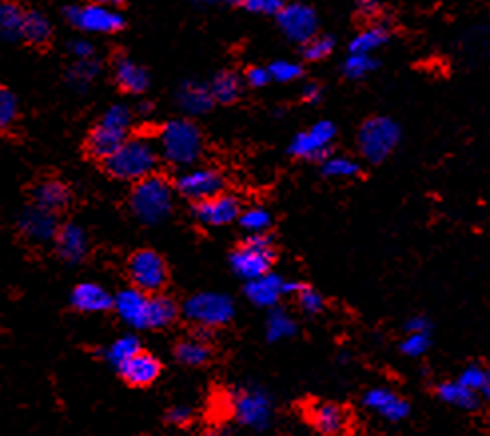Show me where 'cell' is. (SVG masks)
Masks as SVG:
<instances>
[{
  "mask_svg": "<svg viewBox=\"0 0 490 436\" xmlns=\"http://www.w3.org/2000/svg\"><path fill=\"white\" fill-rule=\"evenodd\" d=\"M158 147L147 138H128L122 147L104 162L108 174L122 182H142L158 168Z\"/></svg>",
  "mask_w": 490,
  "mask_h": 436,
  "instance_id": "6da1fadb",
  "label": "cell"
},
{
  "mask_svg": "<svg viewBox=\"0 0 490 436\" xmlns=\"http://www.w3.org/2000/svg\"><path fill=\"white\" fill-rule=\"evenodd\" d=\"M160 154L168 164L186 168L198 162L203 147V138L200 128L192 120H170L160 129Z\"/></svg>",
  "mask_w": 490,
  "mask_h": 436,
  "instance_id": "7a4b0ae2",
  "label": "cell"
},
{
  "mask_svg": "<svg viewBox=\"0 0 490 436\" xmlns=\"http://www.w3.org/2000/svg\"><path fill=\"white\" fill-rule=\"evenodd\" d=\"M174 191L162 175H150L138 182L130 196V209L146 226H158L172 213Z\"/></svg>",
  "mask_w": 490,
  "mask_h": 436,
  "instance_id": "3957f363",
  "label": "cell"
},
{
  "mask_svg": "<svg viewBox=\"0 0 490 436\" xmlns=\"http://www.w3.org/2000/svg\"><path fill=\"white\" fill-rule=\"evenodd\" d=\"M275 262V247L270 236H249L234 254L229 255V265L244 281H255L272 273Z\"/></svg>",
  "mask_w": 490,
  "mask_h": 436,
  "instance_id": "277c9868",
  "label": "cell"
},
{
  "mask_svg": "<svg viewBox=\"0 0 490 436\" xmlns=\"http://www.w3.org/2000/svg\"><path fill=\"white\" fill-rule=\"evenodd\" d=\"M401 140V128L387 116H373L361 126L357 144L367 162L381 164L389 157Z\"/></svg>",
  "mask_w": 490,
  "mask_h": 436,
  "instance_id": "5b68a950",
  "label": "cell"
},
{
  "mask_svg": "<svg viewBox=\"0 0 490 436\" xmlns=\"http://www.w3.org/2000/svg\"><path fill=\"white\" fill-rule=\"evenodd\" d=\"M183 315H186V319L200 325L203 329H216L224 327V325L234 319L236 305L234 299L226 293L203 291L192 295L183 303Z\"/></svg>",
  "mask_w": 490,
  "mask_h": 436,
  "instance_id": "8992f818",
  "label": "cell"
},
{
  "mask_svg": "<svg viewBox=\"0 0 490 436\" xmlns=\"http://www.w3.org/2000/svg\"><path fill=\"white\" fill-rule=\"evenodd\" d=\"M64 18L82 32L90 34H114L126 26V18L118 8L100 3L67 6Z\"/></svg>",
  "mask_w": 490,
  "mask_h": 436,
  "instance_id": "52a82bcc",
  "label": "cell"
},
{
  "mask_svg": "<svg viewBox=\"0 0 490 436\" xmlns=\"http://www.w3.org/2000/svg\"><path fill=\"white\" fill-rule=\"evenodd\" d=\"M128 273L136 289L147 295L160 293L168 283V265L154 249H140L128 262Z\"/></svg>",
  "mask_w": 490,
  "mask_h": 436,
  "instance_id": "ba28073f",
  "label": "cell"
},
{
  "mask_svg": "<svg viewBox=\"0 0 490 436\" xmlns=\"http://www.w3.org/2000/svg\"><path fill=\"white\" fill-rule=\"evenodd\" d=\"M236 419L244 426H249L254 431H265L272 423L273 405L272 396L263 388L247 387L236 393L234 403H231Z\"/></svg>",
  "mask_w": 490,
  "mask_h": 436,
  "instance_id": "9c48e42d",
  "label": "cell"
},
{
  "mask_svg": "<svg viewBox=\"0 0 490 436\" xmlns=\"http://www.w3.org/2000/svg\"><path fill=\"white\" fill-rule=\"evenodd\" d=\"M335 134V124L329 122V120H319L309 129L293 138L290 154L301 157V160H327Z\"/></svg>",
  "mask_w": 490,
  "mask_h": 436,
  "instance_id": "30bf717a",
  "label": "cell"
},
{
  "mask_svg": "<svg viewBox=\"0 0 490 436\" xmlns=\"http://www.w3.org/2000/svg\"><path fill=\"white\" fill-rule=\"evenodd\" d=\"M175 190L190 201H206L224 193V175L214 168L186 170L175 180Z\"/></svg>",
  "mask_w": 490,
  "mask_h": 436,
  "instance_id": "8fae6325",
  "label": "cell"
},
{
  "mask_svg": "<svg viewBox=\"0 0 490 436\" xmlns=\"http://www.w3.org/2000/svg\"><path fill=\"white\" fill-rule=\"evenodd\" d=\"M277 24H280L281 32L288 36L290 40L298 44H307L311 39L317 36L319 18L311 6L293 3L283 4L280 14H277Z\"/></svg>",
  "mask_w": 490,
  "mask_h": 436,
  "instance_id": "7c38bea8",
  "label": "cell"
},
{
  "mask_svg": "<svg viewBox=\"0 0 490 436\" xmlns=\"http://www.w3.org/2000/svg\"><path fill=\"white\" fill-rule=\"evenodd\" d=\"M114 311L132 329H150V295L128 287L114 295Z\"/></svg>",
  "mask_w": 490,
  "mask_h": 436,
  "instance_id": "4fadbf2b",
  "label": "cell"
},
{
  "mask_svg": "<svg viewBox=\"0 0 490 436\" xmlns=\"http://www.w3.org/2000/svg\"><path fill=\"white\" fill-rule=\"evenodd\" d=\"M239 213H242L239 200L227 196V193H219L216 198L200 201L193 206V216H196L200 224L209 227L229 226L231 221L239 219Z\"/></svg>",
  "mask_w": 490,
  "mask_h": 436,
  "instance_id": "5bb4252c",
  "label": "cell"
},
{
  "mask_svg": "<svg viewBox=\"0 0 490 436\" xmlns=\"http://www.w3.org/2000/svg\"><path fill=\"white\" fill-rule=\"evenodd\" d=\"M18 227L32 244H49V241H54V237H57L60 226L54 213L34 206L22 213L21 219H18Z\"/></svg>",
  "mask_w": 490,
  "mask_h": 436,
  "instance_id": "9a60e30c",
  "label": "cell"
},
{
  "mask_svg": "<svg viewBox=\"0 0 490 436\" xmlns=\"http://www.w3.org/2000/svg\"><path fill=\"white\" fill-rule=\"evenodd\" d=\"M363 405L369 408V411L377 413L379 416H383L385 421L391 423H399L409 416V403L396 395L391 388H371L367 391L363 396Z\"/></svg>",
  "mask_w": 490,
  "mask_h": 436,
  "instance_id": "2e32d148",
  "label": "cell"
},
{
  "mask_svg": "<svg viewBox=\"0 0 490 436\" xmlns=\"http://www.w3.org/2000/svg\"><path fill=\"white\" fill-rule=\"evenodd\" d=\"M118 373L130 387H150L158 380L162 373V363L152 352L140 351L136 357L120 367Z\"/></svg>",
  "mask_w": 490,
  "mask_h": 436,
  "instance_id": "e0dca14e",
  "label": "cell"
},
{
  "mask_svg": "<svg viewBox=\"0 0 490 436\" xmlns=\"http://www.w3.org/2000/svg\"><path fill=\"white\" fill-rule=\"evenodd\" d=\"M70 303L74 309L82 313H104L114 309V297L98 283H80L72 289Z\"/></svg>",
  "mask_w": 490,
  "mask_h": 436,
  "instance_id": "ac0fdd59",
  "label": "cell"
},
{
  "mask_svg": "<svg viewBox=\"0 0 490 436\" xmlns=\"http://www.w3.org/2000/svg\"><path fill=\"white\" fill-rule=\"evenodd\" d=\"M54 244H57V252L60 259H64L67 263L82 262L88 252L86 231L76 224L60 226L57 237H54Z\"/></svg>",
  "mask_w": 490,
  "mask_h": 436,
  "instance_id": "d6986e66",
  "label": "cell"
},
{
  "mask_svg": "<svg viewBox=\"0 0 490 436\" xmlns=\"http://www.w3.org/2000/svg\"><path fill=\"white\" fill-rule=\"evenodd\" d=\"M175 102H178L182 112L188 116L208 114L214 108V98H211L209 86L196 80L183 82L178 88V94H175Z\"/></svg>",
  "mask_w": 490,
  "mask_h": 436,
  "instance_id": "ffe728a7",
  "label": "cell"
},
{
  "mask_svg": "<svg viewBox=\"0 0 490 436\" xmlns=\"http://www.w3.org/2000/svg\"><path fill=\"white\" fill-rule=\"evenodd\" d=\"M126 140H128L126 132H118V129H114V128H108V126L98 122L94 128H92V132L88 134L86 147H88V154L92 157L106 162L108 157H112L120 150V147H122V144Z\"/></svg>",
  "mask_w": 490,
  "mask_h": 436,
  "instance_id": "44dd1931",
  "label": "cell"
},
{
  "mask_svg": "<svg viewBox=\"0 0 490 436\" xmlns=\"http://www.w3.org/2000/svg\"><path fill=\"white\" fill-rule=\"evenodd\" d=\"M283 285H285V280H281L280 275L267 273L260 277V280L245 283L244 293L249 301L257 305V307H275L281 297H285Z\"/></svg>",
  "mask_w": 490,
  "mask_h": 436,
  "instance_id": "7402d4cb",
  "label": "cell"
},
{
  "mask_svg": "<svg viewBox=\"0 0 490 436\" xmlns=\"http://www.w3.org/2000/svg\"><path fill=\"white\" fill-rule=\"evenodd\" d=\"M114 80L128 94L138 96L150 88V74H147V70L126 57H120L114 62Z\"/></svg>",
  "mask_w": 490,
  "mask_h": 436,
  "instance_id": "603a6c76",
  "label": "cell"
},
{
  "mask_svg": "<svg viewBox=\"0 0 490 436\" xmlns=\"http://www.w3.org/2000/svg\"><path fill=\"white\" fill-rule=\"evenodd\" d=\"M309 421L316 431L325 436H335L345 431L347 414L335 403H317L309 406Z\"/></svg>",
  "mask_w": 490,
  "mask_h": 436,
  "instance_id": "cb8c5ba5",
  "label": "cell"
},
{
  "mask_svg": "<svg viewBox=\"0 0 490 436\" xmlns=\"http://www.w3.org/2000/svg\"><path fill=\"white\" fill-rule=\"evenodd\" d=\"M70 191L58 180H46L34 190V206L49 213H57L68 206Z\"/></svg>",
  "mask_w": 490,
  "mask_h": 436,
  "instance_id": "d4e9b609",
  "label": "cell"
},
{
  "mask_svg": "<svg viewBox=\"0 0 490 436\" xmlns=\"http://www.w3.org/2000/svg\"><path fill=\"white\" fill-rule=\"evenodd\" d=\"M52 39V22L49 16L42 14L40 11H26L21 40H26L32 46H42Z\"/></svg>",
  "mask_w": 490,
  "mask_h": 436,
  "instance_id": "484cf974",
  "label": "cell"
},
{
  "mask_svg": "<svg viewBox=\"0 0 490 436\" xmlns=\"http://www.w3.org/2000/svg\"><path fill=\"white\" fill-rule=\"evenodd\" d=\"M209 92L214 102L219 104H234V102L242 96V80L236 72L224 70L214 76L209 85Z\"/></svg>",
  "mask_w": 490,
  "mask_h": 436,
  "instance_id": "4316f807",
  "label": "cell"
},
{
  "mask_svg": "<svg viewBox=\"0 0 490 436\" xmlns=\"http://www.w3.org/2000/svg\"><path fill=\"white\" fill-rule=\"evenodd\" d=\"M437 396L447 405L465 408V411H470V408H475L478 405L477 393H473L467 387H462L459 380H447V383H441L437 387Z\"/></svg>",
  "mask_w": 490,
  "mask_h": 436,
  "instance_id": "83f0119b",
  "label": "cell"
},
{
  "mask_svg": "<svg viewBox=\"0 0 490 436\" xmlns=\"http://www.w3.org/2000/svg\"><path fill=\"white\" fill-rule=\"evenodd\" d=\"M142 351V343L136 335H124L118 337L114 343H110V345L104 349V359L108 360L110 365H114L116 369L122 367L124 363H128L132 357H136L138 352Z\"/></svg>",
  "mask_w": 490,
  "mask_h": 436,
  "instance_id": "f1b7e54d",
  "label": "cell"
},
{
  "mask_svg": "<svg viewBox=\"0 0 490 436\" xmlns=\"http://www.w3.org/2000/svg\"><path fill=\"white\" fill-rule=\"evenodd\" d=\"M298 335V323L291 319V315L283 309H273L267 317L265 337L270 343H280Z\"/></svg>",
  "mask_w": 490,
  "mask_h": 436,
  "instance_id": "f546056e",
  "label": "cell"
},
{
  "mask_svg": "<svg viewBox=\"0 0 490 436\" xmlns=\"http://www.w3.org/2000/svg\"><path fill=\"white\" fill-rule=\"evenodd\" d=\"M24 8L16 3H0V36L6 40H21Z\"/></svg>",
  "mask_w": 490,
  "mask_h": 436,
  "instance_id": "4dcf8cb0",
  "label": "cell"
},
{
  "mask_svg": "<svg viewBox=\"0 0 490 436\" xmlns=\"http://www.w3.org/2000/svg\"><path fill=\"white\" fill-rule=\"evenodd\" d=\"M389 31L381 24H375L371 29L359 32L353 40L349 44L351 54H365V57H371V52L381 49L383 44L389 40Z\"/></svg>",
  "mask_w": 490,
  "mask_h": 436,
  "instance_id": "1f68e13d",
  "label": "cell"
},
{
  "mask_svg": "<svg viewBox=\"0 0 490 436\" xmlns=\"http://www.w3.org/2000/svg\"><path fill=\"white\" fill-rule=\"evenodd\" d=\"M209 355L211 351L208 347V343H203L201 339H186L175 345V359L186 367L206 365L209 360Z\"/></svg>",
  "mask_w": 490,
  "mask_h": 436,
  "instance_id": "d6a6232c",
  "label": "cell"
},
{
  "mask_svg": "<svg viewBox=\"0 0 490 436\" xmlns=\"http://www.w3.org/2000/svg\"><path fill=\"white\" fill-rule=\"evenodd\" d=\"M178 305L165 295H150V329L168 327L178 317Z\"/></svg>",
  "mask_w": 490,
  "mask_h": 436,
  "instance_id": "836d02e7",
  "label": "cell"
},
{
  "mask_svg": "<svg viewBox=\"0 0 490 436\" xmlns=\"http://www.w3.org/2000/svg\"><path fill=\"white\" fill-rule=\"evenodd\" d=\"M100 72L98 60H76L67 72V82L76 92H85L100 76Z\"/></svg>",
  "mask_w": 490,
  "mask_h": 436,
  "instance_id": "e575fe53",
  "label": "cell"
},
{
  "mask_svg": "<svg viewBox=\"0 0 490 436\" xmlns=\"http://www.w3.org/2000/svg\"><path fill=\"white\" fill-rule=\"evenodd\" d=\"M239 226H242L247 234L252 236H263L267 229L272 227L273 218L272 213L263 208H249L239 213Z\"/></svg>",
  "mask_w": 490,
  "mask_h": 436,
  "instance_id": "d590c367",
  "label": "cell"
},
{
  "mask_svg": "<svg viewBox=\"0 0 490 436\" xmlns=\"http://www.w3.org/2000/svg\"><path fill=\"white\" fill-rule=\"evenodd\" d=\"M359 172H361L359 164L347 156L327 157V160H323V174H325L327 178H337V180L355 178V175H359Z\"/></svg>",
  "mask_w": 490,
  "mask_h": 436,
  "instance_id": "8d00e7d4",
  "label": "cell"
},
{
  "mask_svg": "<svg viewBox=\"0 0 490 436\" xmlns=\"http://www.w3.org/2000/svg\"><path fill=\"white\" fill-rule=\"evenodd\" d=\"M100 124H104L108 128H114L118 132H126L132 126V110L126 104H114L110 106L104 114L100 118Z\"/></svg>",
  "mask_w": 490,
  "mask_h": 436,
  "instance_id": "74e56055",
  "label": "cell"
},
{
  "mask_svg": "<svg viewBox=\"0 0 490 436\" xmlns=\"http://www.w3.org/2000/svg\"><path fill=\"white\" fill-rule=\"evenodd\" d=\"M379 67V62L373 57H365V54H349L343 62V74L351 80L365 78L369 72H373Z\"/></svg>",
  "mask_w": 490,
  "mask_h": 436,
  "instance_id": "f35d334b",
  "label": "cell"
},
{
  "mask_svg": "<svg viewBox=\"0 0 490 436\" xmlns=\"http://www.w3.org/2000/svg\"><path fill=\"white\" fill-rule=\"evenodd\" d=\"M333 49H335V40H333L331 36H316V39H311L307 44H303V57L305 60L317 62L327 58Z\"/></svg>",
  "mask_w": 490,
  "mask_h": 436,
  "instance_id": "ab89813d",
  "label": "cell"
},
{
  "mask_svg": "<svg viewBox=\"0 0 490 436\" xmlns=\"http://www.w3.org/2000/svg\"><path fill=\"white\" fill-rule=\"evenodd\" d=\"M18 118V100L8 88L0 86V129H6Z\"/></svg>",
  "mask_w": 490,
  "mask_h": 436,
  "instance_id": "60d3db41",
  "label": "cell"
},
{
  "mask_svg": "<svg viewBox=\"0 0 490 436\" xmlns=\"http://www.w3.org/2000/svg\"><path fill=\"white\" fill-rule=\"evenodd\" d=\"M267 70H270L272 80H277V82H293L303 76L301 64L290 62V60H275Z\"/></svg>",
  "mask_w": 490,
  "mask_h": 436,
  "instance_id": "b9f144b4",
  "label": "cell"
},
{
  "mask_svg": "<svg viewBox=\"0 0 490 436\" xmlns=\"http://www.w3.org/2000/svg\"><path fill=\"white\" fill-rule=\"evenodd\" d=\"M431 347V335L429 333H409L401 343V351L409 357H421Z\"/></svg>",
  "mask_w": 490,
  "mask_h": 436,
  "instance_id": "7bdbcfd3",
  "label": "cell"
},
{
  "mask_svg": "<svg viewBox=\"0 0 490 436\" xmlns=\"http://www.w3.org/2000/svg\"><path fill=\"white\" fill-rule=\"evenodd\" d=\"M239 8H244L245 13L252 14H265V16H277L283 8L281 0H244L237 3Z\"/></svg>",
  "mask_w": 490,
  "mask_h": 436,
  "instance_id": "ee69618b",
  "label": "cell"
},
{
  "mask_svg": "<svg viewBox=\"0 0 490 436\" xmlns=\"http://www.w3.org/2000/svg\"><path fill=\"white\" fill-rule=\"evenodd\" d=\"M298 297V303L299 307L309 313V315H316V313H321L323 307H325V299H323L321 293H317L316 289H311V287H301V291L295 295Z\"/></svg>",
  "mask_w": 490,
  "mask_h": 436,
  "instance_id": "f6af8a7d",
  "label": "cell"
},
{
  "mask_svg": "<svg viewBox=\"0 0 490 436\" xmlns=\"http://www.w3.org/2000/svg\"><path fill=\"white\" fill-rule=\"evenodd\" d=\"M486 377L488 373L483 369V367H478V365H470L467 367L465 370H462L460 377H459V383L462 387H467L470 388V391L477 393V391H483V387L486 383Z\"/></svg>",
  "mask_w": 490,
  "mask_h": 436,
  "instance_id": "bcb514c9",
  "label": "cell"
},
{
  "mask_svg": "<svg viewBox=\"0 0 490 436\" xmlns=\"http://www.w3.org/2000/svg\"><path fill=\"white\" fill-rule=\"evenodd\" d=\"M68 50L76 60H94V52H96L94 44L86 39H74L68 44Z\"/></svg>",
  "mask_w": 490,
  "mask_h": 436,
  "instance_id": "7dc6e473",
  "label": "cell"
},
{
  "mask_svg": "<svg viewBox=\"0 0 490 436\" xmlns=\"http://www.w3.org/2000/svg\"><path fill=\"white\" fill-rule=\"evenodd\" d=\"M245 82L252 88H263L272 82V76H270V70L263 68V67H252L245 70Z\"/></svg>",
  "mask_w": 490,
  "mask_h": 436,
  "instance_id": "c3c4849f",
  "label": "cell"
},
{
  "mask_svg": "<svg viewBox=\"0 0 490 436\" xmlns=\"http://www.w3.org/2000/svg\"><path fill=\"white\" fill-rule=\"evenodd\" d=\"M192 408L190 406H183V405H178V406H172L168 414H165V419H168V423L175 424V426H183L188 424L192 421Z\"/></svg>",
  "mask_w": 490,
  "mask_h": 436,
  "instance_id": "681fc988",
  "label": "cell"
},
{
  "mask_svg": "<svg viewBox=\"0 0 490 436\" xmlns=\"http://www.w3.org/2000/svg\"><path fill=\"white\" fill-rule=\"evenodd\" d=\"M406 331L409 333H429L431 323L427 317H423V315H414V317L406 321Z\"/></svg>",
  "mask_w": 490,
  "mask_h": 436,
  "instance_id": "f907efd6",
  "label": "cell"
},
{
  "mask_svg": "<svg viewBox=\"0 0 490 436\" xmlns=\"http://www.w3.org/2000/svg\"><path fill=\"white\" fill-rule=\"evenodd\" d=\"M321 86L316 85V82H309V85H305L303 90H301V98L307 102V104H317V102L321 100Z\"/></svg>",
  "mask_w": 490,
  "mask_h": 436,
  "instance_id": "816d5d0a",
  "label": "cell"
},
{
  "mask_svg": "<svg viewBox=\"0 0 490 436\" xmlns=\"http://www.w3.org/2000/svg\"><path fill=\"white\" fill-rule=\"evenodd\" d=\"M357 11L363 16H375L379 11V4L375 0H361V3H357Z\"/></svg>",
  "mask_w": 490,
  "mask_h": 436,
  "instance_id": "f5cc1de1",
  "label": "cell"
},
{
  "mask_svg": "<svg viewBox=\"0 0 490 436\" xmlns=\"http://www.w3.org/2000/svg\"><path fill=\"white\" fill-rule=\"evenodd\" d=\"M154 110L152 106V102H140V104H138V114H142V116H147Z\"/></svg>",
  "mask_w": 490,
  "mask_h": 436,
  "instance_id": "db71d44e",
  "label": "cell"
},
{
  "mask_svg": "<svg viewBox=\"0 0 490 436\" xmlns=\"http://www.w3.org/2000/svg\"><path fill=\"white\" fill-rule=\"evenodd\" d=\"M483 395L488 398V401H490V373H488V377H486V383H485V387H483Z\"/></svg>",
  "mask_w": 490,
  "mask_h": 436,
  "instance_id": "11a10c76",
  "label": "cell"
}]
</instances>
